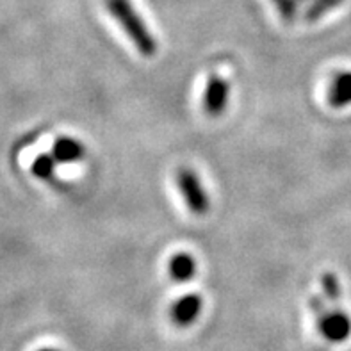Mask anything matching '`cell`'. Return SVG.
<instances>
[{
  "instance_id": "obj_7",
  "label": "cell",
  "mask_w": 351,
  "mask_h": 351,
  "mask_svg": "<svg viewBox=\"0 0 351 351\" xmlns=\"http://www.w3.org/2000/svg\"><path fill=\"white\" fill-rule=\"evenodd\" d=\"M169 273L177 282L191 280L196 273V263L191 255L178 254L169 261Z\"/></svg>"
},
{
  "instance_id": "obj_1",
  "label": "cell",
  "mask_w": 351,
  "mask_h": 351,
  "mask_svg": "<svg viewBox=\"0 0 351 351\" xmlns=\"http://www.w3.org/2000/svg\"><path fill=\"white\" fill-rule=\"evenodd\" d=\"M107 11L114 16V20L121 25L134 47L139 50L145 58H154L157 53V40L156 36L148 31L147 23L141 18V14L136 11L130 0H106Z\"/></svg>"
},
{
  "instance_id": "obj_6",
  "label": "cell",
  "mask_w": 351,
  "mask_h": 351,
  "mask_svg": "<svg viewBox=\"0 0 351 351\" xmlns=\"http://www.w3.org/2000/svg\"><path fill=\"white\" fill-rule=\"evenodd\" d=\"M86 148L82 143L77 139L68 138V136H61L58 141L53 143L52 148V157L58 162H75V160L84 159Z\"/></svg>"
},
{
  "instance_id": "obj_13",
  "label": "cell",
  "mask_w": 351,
  "mask_h": 351,
  "mask_svg": "<svg viewBox=\"0 0 351 351\" xmlns=\"http://www.w3.org/2000/svg\"><path fill=\"white\" fill-rule=\"evenodd\" d=\"M38 351H58V350H52V348H43V350H38Z\"/></svg>"
},
{
  "instance_id": "obj_2",
  "label": "cell",
  "mask_w": 351,
  "mask_h": 351,
  "mask_svg": "<svg viewBox=\"0 0 351 351\" xmlns=\"http://www.w3.org/2000/svg\"><path fill=\"white\" fill-rule=\"evenodd\" d=\"M314 316L317 321V328L321 335L328 339L330 343H344L351 334V321L341 308L330 311L325 298H321L319 294H312L308 300Z\"/></svg>"
},
{
  "instance_id": "obj_10",
  "label": "cell",
  "mask_w": 351,
  "mask_h": 351,
  "mask_svg": "<svg viewBox=\"0 0 351 351\" xmlns=\"http://www.w3.org/2000/svg\"><path fill=\"white\" fill-rule=\"evenodd\" d=\"M321 287H323V293H325V296L330 302H341V294H343V291H341V282H339V278L334 273H323L321 275Z\"/></svg>"
},
{
  "instance_id": "obj_12",
  "label": "cell",
  "mask_w": 351,
  "mask_h": 351,
  "mask_svg": "<svg viewBox=\"0 0 351 351\" xmlns=\"http://www.w3.org/2000/svg\"><path fill=\"white\" fill-rule=\"evenodd\" d=\"M275 5L278 8V13L284 20L291 22L296 13H298V0H273Z\"/></svg>"
},
{
  "instance_id": "obj_11",
  "label": "cell",
  "mask_w": 351,
  "mask_h": 351,
  "mask_svg": "<svg viewBox=\"0 0 351 351\" xmlns=\"http://www.w3.org/2000/svg\"><path fill=\"white\" fill-rule=\"evenodd\" d=\"M341 2H343V0H314V4L308 8L305 16H307V20H317L321 14H325L326 11H330L332 8L339 5Z\"/></svg>"
},
{
  "instance_id": "obj_9",
  "label": "cell",
  "mask_w": 351,
  "mask_h": 351,
  "mask_svg": "<svg viewBox=\"0 0 351 351\" xmlns=\"http://www.w3.org/2000/svg\"><path fill=\"white\" fill-rule=\"evenodd\" d=\"M56 166H58V160L53 159L52 154H43V156L36 157V160L32 162L31 171L34 177L50 180L56 175Z\"/></svg>"
},
{
  "instance_id": "obj_8",
  "label": "cell",
  "mask_w": 351,
  "mask_h": 351,
  "mask_svg": "<svg viewBox=\"0 0 351 351\" xmlns=\"http://www.w3.org/2000/svg\"><path fill=\"white\" fill-rule=\"evenodd\" d=\"M330 102L335 107H344L351 104V73H341L335 77L330 88Z\"/></svg>"
},
{
  "instance_id": "obj_5",
  "label": "cell",
  "mask_w": 351,
  "mask_h": 351,
  "mask_svg": "<svg viewBox=\"0 0 351 351\" xmlns=\"http://www.w3.org/2000/svg\"><path fill=\"white\" fill-rule=\"evenodd\" d=\"M202 312V298L200 294H186L182 298L178 300L173 305L171 311V317L178 326H189L198 319Z\"/></svg>"
},
{
  "instance_id": "obj_3",
  "label": "cell",
  "mask_w": 351,
  "mask_h": 351,
  "mask_svg": "<svg viewBox=\"0 0 351 351\" xmlns=\"http://www.w3.org/2000/svg\"><path fill=\"white\" fill-rule=\"evenodd\" d=\"M177 186L178 189H180V193H182L184 200H186L187 207H189V210H191L193 214H196V216H205V214L209 213V196L205 193L200 177H198V173H196L195 169L187 168V166L178 169Z\"/></svg>"
},
{
  "instance_id": "obj_4",
  "label": "cell",
  "mask_w": 351,
  "mask_h": 351,
  "mask_svg": "<svg viewBox=\"0 0 351 351\" xmlns=\"http://www.w3.org/2000/svg\"><path fill=\"white\" fill-rule=\"evenodd\" d=\"M228 97H230V84H228V80L216 75V73L209 75L204 93L205 112L213 116V118L221 116L228 106Z\"/></svg>"
}]
</instances>
